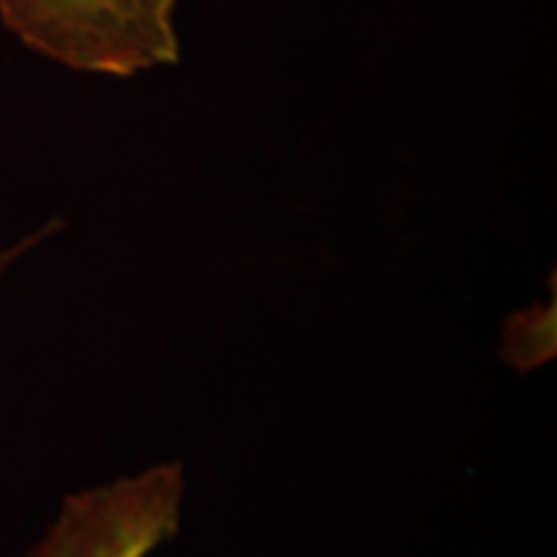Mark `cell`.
Here are the masks:
<instances>
[{"label":"cell","mask_w":557,"mask_h":557,"mask_svg":"<svg viewBox=\"0 0 557 557\" xmlns=\"http://www.w3.org/2000/svg\"><path fill=\"white\" fill-rule=\"evenodd\" d=\"M178 0H0V21L34 52L96 75L178 62Z\"/></svg>","instance_id":"1"},{"label":"cell","mask_w":557,"mask_h":557,"mask_svg":"<svg viewBox=\"0 0 557 557\" xmlns=\"http://www.w3.org/2000/svg\"><path fill=\"white\" fill-rule=\"evenodd\" d=\"M184 478L160 465L67 496L26 557H148L178 532Z\"/></svg>","instance_id":"2"},{"label":"cell","mask_w":557,"mask_h":557,"mask_svg":"<svg viewBox=\"0 0 557 557\" xmlns=\"http://www.w3.org/2000/svg\"><path fill=\"white\" fill-rule=\"evenodd\" d=\"M41 235H45V233H37V235H32V238L21 240V243H18V246H13V248H9V250H0V276H3V274H5V271H9V267H11V263H13V261H16V259H18V256H21V253H24V250H29V248L34 246V243H37V240H41Z\"/></svg>","instance_id":"3"}]
</instances>
